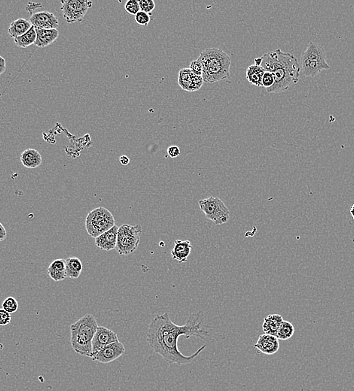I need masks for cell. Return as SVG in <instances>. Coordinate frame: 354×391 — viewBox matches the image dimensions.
I'll list each match as a JSON object with an SVG mask.
<instances>
[{
    "instance_id": "cell-16",
    "label": "cell",
    "mask_w": 354,
    "mask_h": 391,
    "mask_svg": "<svg viewBox=\"0 0 354 391\" xmlns=\"http://www.w3.org/2000/svg\"><path fill=\"white\" fill-rule=\"evenodd\" d=\"M301 60L314 61L323 65H328L323 48L314 42H310L305 52L301 55Z\"/></svg>"
},
{
    "instance_id": "cell-8",
    "label": "cell",
    "mask_w": 354,
    "mask_h": 391,
    "mask_svg": "<svg viewBox=\"0 0 354 391\" xmlns=\"http://www.w3.org/2000/svg\"><path fill=\"white\" fill-rule=\"evenodd\" d=\"M61 12L67 24L81 23L92 2L88 0H61Z\"/></svg>"
},
{
    "instance_id": "cell-20",
    "label": "cell",
    "mask_w": 354,
    "mask_h": 391,
    "mask_svg": "<svg viewBox=\"0 0 354 391\" xmlns=\"http://www.w3.org/2000/svg\"><path fill=\"white\" fill-rule=\"evenodd\" d=\"M21 162L27 168H36L41 166L43 158L41 154L34 149H28L21 155Z\"/></svg>"
},
{
    "instance_id": "cell-28",
    "label": "cell",
    "mask_w": 354,
    "mask_h": 391,
    "mask_svg": "<svg viewBox=\"0 0 354 391\" xmlns=\"http://www.w3.org/2000/svg\"><path fill=\"white\" fill-rule=\"evenodd\" d=\"M125 11L131 16H135L140 12V8L138 1L137 0H128L125 5Z\"/></svg>"
},
{
    "instance_id": "cell-10",
    "label": "cell",
    "mask_w": 354,
    "mask_h": 391,
    "mask_svg": "<svg viewBox=\"0 0 354 391\" xmlns=\"http://www.w3.org/2000/svg\"><path fill=\"white\" fill-rule=\"evenodd\" d=\"M117 341H119V338L116 332L104 326H98L92 340V352L90 358L97 354L104 348Z\"/></svg>"
},
{
    "instance_id": "cell-7",
    "label": "cell",
    "mask_w": 354,
    "mask_h": 391,
    "mask_svg": "<svg viewBox=\"0 0 354 391\" xmlns=\"http://www.w3.org/2000/svg\"><path fill=\"white\" fill-rule=\"evenodd\" d=\"M198 205L205 214L206 219L211 220L214 224H225L229 220V210L219 198L210 196L208 199L200 200Z\"/></svg>"
},
{
    "instance_id": "cell-12",
    "label": "cell",
    "mask_w": 354,
    "mask_h": 391,
    "mask_svg": "<svg viewBox=\"0 0 354 391\" xmlns=\"http://www.w3.org/2000/svg\"><path fill=\"white\" fill-rule=\"evenodd\" d=\"M204 82L202 76H195L189 68H183L179 72L178 84L183 90L187 92L199 90Z\"/></svg>"
},
{
    "instance_id": "cell-29",
    "label": "cell",
    "mask_w": 354,
    "mask_h": 391,
    "mask_svg": "<svg viewBox=\"0 0 354 391\" xmlns=\"http://www.w3.org/2000/svg\"><path fill=\"white\" fill-rule=\"evenodd\" d=\"M138 2L140 12L146 14H151L155 8V4L153 0H140Z\"/></svg>"
},
{
    "instance_id": "cell-1",
    "label": "cell",
    "mask_w": 354,
    "mask_h": 391,
    "mask_svg": "<svg viewBox=\"0 0 354 391\" xmlns=\"http://www.w3.org/2000/svg\"><path fill=\"white\" fill-rule=\"evenodd\" d=\"M209 326L205 325L204 312L193 313L189 316L186 324H175L168 313L157 316L149 324L146 334V342L155 353L158 354L167 364L185 365L190 364L198 358L206 348L202 346L195 354L185 356L179 350L178 340L180 336L186 338L196 337L208 342L211 340Z\"/></svg>"
},
{
    "instance_id": "cell-9",
    "label": "cell",
    "mask_w": 354,
    "mask_h": 391,
    "mask_svg": "<svg viewBox=\"0 0 354 391\" xmlns=\"http://www.w3.org/2000/svg\"><path fill=\"white\" fill-rule=\"evenodd\" d=\"M260 58L261 60L260 66L269 72H274L280 68L289 66L298 60L293 55L284 53L280 49L265 54Z\"/></svg>"
},
{
    "instance_id": "cell-31",
    "label": "cell",
    "mask_w": 354,
    "mask_h": 391,
    "mask_svg": "<svg viewBox=\"0 0 354 391\" xmlns=\"http://www.w3.org/2000/svg\"><path fill=\"white\" fill-rule=\"evenodd\" d=\"M150 20V16H149V14H146L143 12H140L135 16L136 23L140 26H147Z\"/></svg>"
},
{
    "instance_id": "cell-13",
    "label": "cell",
    "mask_w": 354,
    "mask_h": 391,
    "mask_svg": "<svg viewBox=\"0 0 354 391\" xmlns=\"http://www.w3.org/2000/svg\"><path fill=\"white\" fill-rule=\"evenodd\" d=\"M29 22L33 26L38 29L57 30L59 25L58 18L49 12L34 13Z\"/></svg>"
},
{
    "instance_id": "cell-11",
    "label": "cell",
    "mask_w": 354,
    "mask_h": 391,
    "mask_svg": "<svg viewBox=\"0 0 354 391\" xmlns=\"http://www.w3.org/2000/svg\"><path fill=\"white\" fill-rule=\"evenodd\" d=\"M125 353V346L122 342L117 341L104 348L91 359L100 364H107L119 359Z\"/></svg>"
},
{
    "instance_id": "cell-14",
    "label": "cell",
    "mask_w": 354,
    "mask_h": 391,
    "mask_svg": "<svg viewBox=\"0 0 354 391\" xmlns=\"http://www.w3.org/2000/svg\"><path fill=\"white\" fill-rule=\"evenodd\" d=\"M254 347L264 354L273 355L275 354L280 349V342L277 337L264 334L258 337Z\"/></svg>"
},
{
    "instance_id": "cell-19",
    "label": "cell",
    "mask_w": 354,
    "mask_h": 391,
    "mask_svg": "<svg viewBox=\"0 0 354 391\" xmlns=\"http://www.w3.org/2000/svg\"><path fill=\"white\" fill-rule=\"evenodd\" d=\"M47 273L54 282H59L65 280L67 278L65 260L58 259L54 260L49 265Z\"/></svg>"
},
{
    "instance_id": "cell-34",
    "label": "cell",
    "mask_w": 354,
    "mask_h": 391,
    "mask_svg": "<svg viewBox=\"0 0 354 391\" xmlns=\"http://www.w3.org/2000/svg\"><path fill=\"white\" fill-rule=\"evenodd\" d=\"M167 154L171 158H178L181 154L180 148L177 146H170L167 149Z\"/></svg>"
},
{
    "instance_id": "cell-4",
    "label": "cell",
    "mask_w": 354,
    "mask_h": 391,
    "mask_svg": "<svg viewBox=\"0 0 354 391\" xmlns=\"http://www.w3.org/2000/svg\"><path fill=\"white\" fill-rule=\"evenodd\" d=\"M115 223L113 214L107 208L101 207L88 213L85 218V229L88 235L96 238L116 226Z\"/></svg>"
},
{
    "instance_id": "cell-17",
    "label": "cell",
    "mask_w": 354,
    "mask_h": 391,
    "mask_svg": "<svg viewBox=\"0 0 354 391\" xmlns=\"http://www.w3.org/2000/svg\"><path fill=\"white\" fill-rule=\"evenodd\" d=\"M192 250V243L189 241L176 240L174 247L171 250L172 260H177L180 264H183L188 260Z\"/></svg>"
},
{
    "instance_id": "cell-30",
    "label": "cell",
    "mask_w": 354,
    "mask_h": 391,
    "mask_svg": "<svg viewBox=\"0 0 354 391\" xmlns=\"http://www.w3.org/2000/svg\"><path fill=\"white\" fill-rule=\"evenodd\" d=\"M274 84V77L272 72H265L263 76L262 80H261V86L269 89Z\"/></svg>"
},
{
    "instance_id": "cell-18",
    "label": "cell",
    "mask_w": 354,
    "mask_h": 391,
    "mask_svg": "<svg viewBox=\"0 0 354 391\" xmlns=\"http://www.w3.org/2000/svg\"><path fill=\"white\" fill-rule=\"evenodd\" d=\"M35 30L37 34V40L34 44L41 48H44L55 42L59 36V32L57 30H43L35 28Z\"/></svg>"
},
{
    "instance_id": "cell-25",
    "label": "cell",
    "mask_w": 354,
    "mask_h": 391,
    "mask_svg": "<svg viewBox=\"0 0 354 391\" xmlns=\"http://www.w3.org/2000/svg\"><path fill=\"white\" fill-rule=\"evenodd\" d=\"M14 42L18 47L22 48H26L32 44H35L37 40V34H36L35 28L32 26L28 32L22 36L14 38Z\"/></svg>"
},
{
    "instance_id": "cell-27",
    "label": "cell",
    "mask_w": 354,
    "mask_h": 391,
    "mask_svg": "<svg viewBox=\"0 0 354 391\" xmlns=\"http://www.w3.org/2000/svg\"><path fill=\"white\" fill-rule=\"evenodd\" d=\"M3 310L10 314H14L19 310V304L13 298H8L4 300L2 305Z\"/></svg>"
},
{
    "instance_id": "cell-37",
    "label": "cell",
    "mask_w": 354,
    "mask_h": 391,
    "mask_svg": "<svg viewBox=\"0 0 354 391\" xmlns=\"http://www.w3.org/2000/svg\"><path fill=\"white\" fill-rule=\"evenodd\" d=\"M119 162L122 166H128L130 164V159L127 156H122L119 159Z\"/></svg>"
},
{
    "instance_id": "cell-38",
    "label": "cell",
    "mask_w": 354,
    "mask_h": 391,
    "mask_svg": "<svg viewBox=\"0 0 354 391\" xmlns=\"http://www.w3.org/2000/svg\"><path fill=\"white\" fill-rule=\"evenodd\" d=\"M350 214L351 216H352V218H353L354 220V204L353 206H352V207H351L350 208Z\"/></svg>"
},
{
    "instance_id": "cell-6",
    "label": "cell",
    "mask_w": 354,
    "mask_h": 391,
    "mask_svg": "<svg viewBox=\"0 0 354 391\" xmlns=\"http://www.w3.org/2000/svg\"><path fill=\"white\" fill-rule=\"evenodd\" d=\"M298 60L289 66L274 72V84L271 88L267 89L268 94H278L287 90L292 85L298 83L301 72Z\"/></svg>"
},
{
    "instance_id": "cell-22",
    "label": "cell",
    "mask_w": 354,
    "mask_h": 391,
    "mask_svg": "<svg viewBox=\"0 0 354 391\" xmlns=\"http://www.w3.org/2000/svg\"><path fill=\"white\" fill-rule=\"evenodd\" d=\"M32 26V24L29 20L19 18L12 22L10 28H9L8 34H10V37L14 40V38L25 35L31 30Z\"/></svg>"
},
{
    "instance_id": "cell-35",
    "label": "cell",
    "mask_w": 354,
    "mask_h": 391,
    "mask_svg": "<svg viewBox=\"0 0 354 391\" xmlns=\"http://www.w3.org/2000/svg\"><path fill=\"white\" fill-rule=\"evenodd\" d=\"M7 230H6L4 226H3L2 224L0 223V242H4L7 238Z\"/></svg>"
},
{
    "instance_id": "cell-2",
    "label": "cell",
    "mask_w": 354,
    "mask_h": 391,
    "mask_svg": "<svg viewBox=\"0 0 354 391\" xmlns=\"http://www.w3.org/2000/svg\"><path fill=\"white\" fill-rule=\"evenodd\" d=\"M198 60L202 65V78L206 83H216L229 78L231 58L222 50L206 49Z\"/></svg>"
},
{
    "instance_id": "cell-15",
    "label": "cell",
    "mask_w": 354,
    "mask_h": 391,
    "mask_svg": "<svg viewBox=\"0 0 354 391\" xmlns=\"http://www.w3.org/2000/svg\"><path fill=\"white\" fill-rule=\"evenodd\" d=\"M119 228L114 226L110 230L103 234L102 235L95 238V246L101 250L106 252L116 249V243H117V235Z\"/></svg>"
},
{
    "instance_id": "cell-24",
    "label": "cell",
    "mask_w": 354,
    "mask_h": 391,
    "mask_svg": "<svg viewBox=\"0 0 354 391\" xmlns=\"http://www.w3.org/2000/svg\"><path fill=\"white\" fill-rule=\"evenodd\" d=\"M265 70L261 66H250L246 70V79L249 84L256 86H261V80Z\"/></svg>"
},
{
    "instance_id": "cell-36",
    "label": "cell",
    "mask_w": 354,
    "mask_h": 391,
    "mask_svg": "<svg viewBox=\"0 0 354 391\" xmlns=\"http://www.w3.org/2000/svg\"><path fill=\"white\" fill-rule=\"evenodd\" d=\"M6 68V60L2 56H0V76L5 72Z\"/></svg>"
},
{
    "instance_id": "cell-33",
    "label": "cell",
    "mask_w": 354,
    "mask_h": 391,
    "mask_svg": "<svg viewBox=\"0 0 354 391\" xmlns=\"http://www.w3.org/2000/svg\"><path fill=\"white\" fill-rule=\"evenodd\" d=\"M11 316L4 310H0V326H5L11 322Z\"/></svg>"
},
{
    "instance_id": "cell-5",
    "label": "cell",
    "mask_w": 354,
    "mask_h": 391,
    "mask_svg": "<svg viewBox=\"0 0 354 391\" xmlns=\"http://www.w3.org/2000/svg\"><path fill=\"white\" fill-rule=\"evenodd\" d=\"M142 228L140 224L131 226L123 224L119 228L116 250L119 254L128 256L134 253L140 242Z\"/></svg>"
},
{
    "instance_id": "cell-26",
    "label": "cell",
    "mask_w": 354,
    "mask_h": 391,
    "mask_svg": "<svg viewBox=\"0 0 354 391\" xmlns=\"http://www.w3.org/2000/svg\"><path fill=\"white\" fill-rule=\"evenodd\" d=\"M294 334H295V328H294L293 325L289 322L283 320L279 328L276 337L279 340L286 341V340H290L293 336Z\"/></svg>"
},
{
    "instance_id": "cell-21",
    "label": "cell",
    "mask_w": 354,
    "mask_h": 391,
    "mask_svg": "<svg viewBox=\"0 0 354 391\" xmlns=\"http://www.w3.org/2000/svg\"><path fill=\"white\" fill-rule=\"evenodd\" d=\"M283 322V317L280 314H271L265 318L262 325L264 334L276 337L279 328Z\"/></svg>"
},
{
    "instance_id": "cell-3",
    "label": "cell",
    "mask_w": 354,
    "mask_h": 391,
    "mask_svg": "<svg viewBox=\"0 0 354 391\" xmlns=\"http://www.w3.org/2000/svg\"><path fill=\"white\" fill-rule=\"evenodd\" d=\"M98 325L92 314H86L70 326V343L72 348L81 356L90 358L92 342Z\"/></svg>"
},
{
    "instance_id": "cell-32",
    "label": "cell",
    "mask_w": 354,
    "mask_h": 391,
    "mask_svg": "<svg viewBox=\"0 0 354 391\" xmlns=\"http://www.w3.org/2000/svg\"><path fill=\"white\" fill-rule=\"evenodd\" d=\"M189 68L194 74H195V76H202V65H201V62H200L198 60H197L192 61L190 65H189Z\"/></svg>"
},
{
    "instance_id": "cell-23",
    "label": "cell",
    "mask_w": 354,
    "mask_h": 391,
    "mask_svg": "<svg viewBox=\"0 0 354 391\" xmlns=\"http://www.w3.org/2000/svg\"><path fill=\"white\" fill-rule=\"evenodd\" d=\"M65 266L67 278L71 279L79 278L83 268V266L79 258H67L65 260Z\"/></svg>"
}]
</instances>
